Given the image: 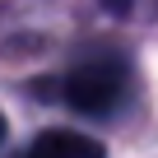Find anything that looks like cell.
Segmentation results:
<instances>
[{"instance_id": "6da1fadb", "label": "cell", "mask_w": 158, "mask_h": 158, "mask_svg": "<svg viewBox=\"0 0 158 158\" xmlns=\"http://www.w3.org/2000/svg\"><path fill=\"white\" fill-rule=\"evenodd\" d=\"M130 98V65L121 56H93L65 74V102L84 116H112Z\"/></svg>"}, {"instance_id": "7a4b0ae2", "label": "cell", "mask_w": 158, "mask_h": 158, "mask_svg": "<svg viewBox=\"0 0 158 158\" xmlns=\"http://www.w3.org/2000/svg\"><path fill=\"white\" fill-rule=\"evenodd\" d=\"M28 158H107L98 139L79 135V130H42L28 149Z\"/></svg>"}, {"instance_id": "3957f363", "label": "cell", "mask_w": 158, "mask_h": 158, "mask_svg": "<svg viewBox=\"0 0 158 158\" xmlns=\"http://www.w3.org/2000/svg\"><path fill=\"white\" fill-rule=\"evenodd\" d=\"M0 139H5V116H0Z\"/></svg>"}]
</instances>
